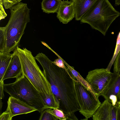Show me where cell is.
Wrapping results in <instances>:
<instances>
[{
  "instance_id": "13",
  "label": "cell",
  "mask_w": 120,
  "mask_h": 120,
  "mask_svg": "<svg viewBox=\"0 0 120 120\" xmlns=\"http://www.w3.org/2000/svg\"><path fill=\"white\" fill-rule=\"evenodd\" d=\"M71 0L74 4L75 20L79 21L98 0Z\"/></svg>"
},
{
  "instance_id": "1",
  "label": "cell",
  "mask_w": 120,
  "mask_h": 120,
  "mask_svg": "<svg viewBox=\"0 0 120 120\" xmlns=\"http://www.w3.org/2000/svg\"><path fill=\"white\" fill-rule=\"evenodd\" d=\"M42 66L59 109L67 115L79 110L80 106L75 86L76 79L69 69L68 71L55 65L46 55L39 53L35 57Z\"/></svg>"
},
{
  "instance_id": "7",
  "label": "cell",
  "mask_w": 120,
  "mask_h": 120,
  "mask_svg": "<svg viewBox=\"0 0 120 120\" xmlns=\"http://www.w3.org/2000/svg\"><path fill=\"white\" fill-rule=\"evenodd\" d=\"M112 74V73L106 69H96L89 71L85 79L99 97L110 82Z\"/></svg>"
},
{
  "instance_id": "21",
  "label": "cell",
  "mask_w": 120,
  "mask_h": 120,
  "mask_svg": "<svg viewBox=\"0 0 120 120\" xmlns=\"http://www.w3.org/2000/svg\"><path fill=\"white\" fill-rule=\"evenodd\" d=\"M113 64L114 72L120 74V50L116 57Z\"/></svg>"
},
{
  "instance_id": "22",
  "label": "cell",
  "mask_w": 120,
  "mask_h": 120,
  "mask_svg": "<svg viewBox=\"0 0 120 120\" xmlns=\"http://www.w3.org/2000/svg\"><path fill=\"white\" fill-rule=\"evenodd\" d=\"M22 0H2L5 9H10L13 6L20 2Z\"/></svg>"
},
{
  "instance_id": "10",
  "label": "cell",
  "mask_w": 120,
  "mask_h": 120,
  "mask_svg": "<svg viewBox=\"0 0 120 120\" xmlns=\"http://www.w3.org/2000/svg\"><path fill=\"white\" fill-rule=\"evenodd\" d=\"M7 103L8 106L6 111L10 113L12 118L17 115L37 111V109L34 108L18 99L10 96L8 99Z\"/></svg>"
},
{
  "instance_id": "9",
  "label": "cell",
  "mask_w": 120,
  "mask_h": 120,
  "mask_svg": "<svg viewBox=\"0 0 120 120\" xmlns=\"http://www.w3.org/2000/svg\"><path fill=\"white\" fill-rule=\"evenodd\" d=\"M117 104L114 105L105 100L93 116L94 120H117Z\"/></svg>"
},
{
  "instance_id": "5",
  "label": "cell",
  "mask_w": 120,
  "mask_h": 120,
  "mask_svg": "<svg viewBox=\"0 0 120 120\" xmlns=\"http://www.w3.org/2000/svg\"><path fill=\"white\" fill-rule=\"evenodd\" d=\"M4 90L10 96L34 108L40 113L46 109L41 94L23 74L14 82L4 84Z\"/></svg>"
},
{
  "instance_id": "3",
  "label": "cell",
  "mask_w": 120,
  "mask_h": 120,
  "mask_svg": "<svg viewBox=\"0 0 120 120\" xmlns=\"http://www.w3.org/2000/svg\"><path fill=\"white\" fill-rule=\"evenodd\" d=\"M21 64L23 74L28 79L45 98L55 97L52 91L51 86L37 64L31 52L26 48L16 49Z\"/></svg>"
},
{
  "instance_id": "26",
  "label": "cell",
  "mask_w": 120,
  "mask_h": 120,
  "mask_svg": "<svg viewBox=\"0 0 120 120\" xmlns=\"http://www.w3.org/2000/svg\"><path fill=\"white\" fill-rule=\"evenodd\" d=\"M4 81H0V108H1L3 105L1 100L4 97Z\"/></svg>"
},
{
  "instance_id": "11",
  "label": "cell",
  "mask_w": 120,
  "mask_h": 120,
  "mask_svg": "<svg viewBox=\"0 0 120 120\" xmlns=\"http://www.w3.org/2000/svg\"><path fill=\"white\" fill-rule=\"evenodd\" d=\"M56 17L64 24H67L75 17L73 2L68 0H63L57 12Z\"/></svg>"
},
{
  "instance_id": "28",
  "label": "cell",
  "mask_w": 120,
  "mask_h": 120,
  "mask_svg": "<svg viewBox=\"0 0 120 120\" xmlns=\"http://www.w3.org/2000/svg\"><path fill=\"white\" fill-rule=\"evenodd\" d=\"M115 5L119 6L120 5V0H115Z\"/></svg>"
},
{
  "instance_id": "23",
  "label": "cell",
  "mask_w": 120,
  "mask_h": 120,
  "mask_svg": "<svg viewBox=\"0 0 120 120\" xmlns=\"http://www.w3.org/2000/svg\"><path fill=\"white\" fill-rule=\"evenodd\" d=\"M57 56H58V58L55 60L53 62H52L53 63L58 67L63 68L67 71H68L69 69L65 66V64L63 59L60 57L58 55Z\"/></svg>"
},
{
  "instance_id": "30",
  "label": "cell",
  "mask_w": 120,
  "mask_h": 120,
  "mask_svg": "<svg viewBox=\"0 0 120 120\" xmlns=\"http://www.w3.org/2000/svg\"><path fill=\"white\" fill-rule=\"evenodd\" d=\"M118 105H120V100L118 102L117 104Z\"/></svg>"
},
{
  "instance_id": "18",
  "label": "cell",
  "mask_w": 120,
  "mask_h": 120,
  "mask_svg": "<svg viewBox=\"0 0 120 120\" xmlns=\"http://www.w3.org/2000/svg\"><path fill=\"white\" fill-rule=\"evenodd\" d=\"M120 50V32L117 39L116 45L114 52L108 67L106 69L109 71H110L111 67L113 64L114 62L116 56L119 51Z\"/></svg>"
},
{
  "instance_id": "19",
  "label": "cell",
  "mask_w": 120,
  "mask_h": 120,
  "mask_svg": "<svg viewBox=\"0 0 120 120\" xmlns=\"http://www.w3.org/2000/svg\"><path fill=\"white\" fill-rule=\"evenodd\" d=\"M6 40L4 27H0V52H4L6 47Z\"/></svg>"
},
{
  "instance_id": "15",
  "label": "cell",
  "mask_w": 120,
  "mask_h": 120,
  "mask_svg": "<svg viewBox=\"0 0 120 120\" xmlns=\"http://www.w3.org/2000/svg\"><path fill=\"white\" fill-rule=\"evenodd\" d=\"M13 55V53L0 52V81L2 80Z\"/></svg>"
},
{
  "instance_id": "4",
  "label": "cell",
  "mask_w": 120,
  "mask_h": 120,
  "mask_svg": "<svg viewBox=\"0 0 120 120\" xmlns=\"http://www.w3.org/2000/svg\"><path fill=\"white\" fill-rule=\"evenodd\" d=\"M120 15L108 0H98L84 15L80 23H87L105 36L111 24Z\"/></svg>"
},
{
  "instance_id": "16",
  "label": "cell",
  "mask_w": 120,
  "mask_h": 120,
  "mask_svg": "<svg viewBox=\"0 0 120 120\" xmlns=\"http://www.w3.org/2000/svg\"><path fill=\"white\" fill-rule=\"evenodd\" d=\"M63 60L65 64L71 71L76 79L87 90L95 93L90 84L85 79H84L83 78L79 73L74 69V68L73 67L70 66L63 59Z\"/></svg>"
},
{
  "instance_id": "12",
  "label": "cell",
  "mask_w": 120,
  "mask_h": 120,
  "mask_svg": "<svg viewBox=\"0 0 120 120\" xmlns=\"http://www.w3.org/2000/svg\"><path fill=\"white\" fill-rule=\"evenodd\" d=\"M14 55L1 81L11 78L17 79L22 74L20 61L16 49L13 52Z\"/></svg>"
},
{
  "instance_id": "6",
  "label": "cell",
  "mask_w": 120,
  "mask_h": 120,
  "mask_svg": "<svg viewBox=\"0 0 120 120\" xmlns=\"http://www.w3.org/2000/svg\"><path fill=\"white\" fill-rule=\"evenodd\" d=\"M75 86L80 106L79 112L85 120H87L93 116L101 103L97 94L87 90L76 79Z\"/></svg>"
},
{
  "instance_id": "25",
  "label": "cell",
  "mask_w": 120,
  "mask_h": 120,
  "mask_svg": "<svg viewBox=\"0 0 120 120\" xmlns=\"http://www.w3.org/2000/svg\"><path fill=\"white\" fill-rule=\"evenodd\" d=\"M12 118L9 112L5 111L0 116V120H11Z\"/></svg>"
},
{
  "instance_id": "27",
  "label": "cell",
  "mask_w": 120,
  "mask_h": 120,
  "mask_svg": "<svg viewBox=\"0 0 120 120\" xmlns=\"http://www.w3.org/2000/svg\"><path fill=\"white\" fill-rule=\"evenodd\" d=\"M117 104L118 105L117 113V120H120V105Z\"/></svg>"
},
{
  "instance_id": "29",
  "label": "cell",
  "mask_w": 120,
  "mask_h": 120,
  "mask_svg": "<svg viewBox=\"0 0 120 120\" xmlns=\"http://www.w3.org/2000/svg\"><path fill=\"white\" fill-rule=\"evenodd\" d=\"M118 101L120 100V89L118 96Z\"/></svg>"
},
{
  "instance_id": "14",
  "label": "cell",
  "mask_w": 120,
  "mask_h": 120,
  "mask_svg": "<svg viewBox=\"0 0 120 120\" xmlns=\"http://www.w3.org/2000/svg\"><path fill=\"white\" fill-rule=\"evenodd\" d=\"M61 0H42L41 9L47 14L57 13L62 2Z\"/></svg>"
},
{
  "instance_id": "24",
  "label": "cell",
  "mask_w": 120,
  "mask_h": 120,
  "mask_svg": "<svg viewBox=\"0 0 120 120\" xmlns=\"http://www.w3.org/2000/svg\"><path fill=\"white\" fill-rule=\"evenodd\" d=\"M2 0H0V20L5 18L7 16V14L4 9Z\"/></svg>"
},
{
  "instance_id": "8",
  "label": "cell",
  "mask_w": 120,
  "mask_h": 120,
  "mask_svg": "<svg viewBox=\"0 0 120 120\" xmlns=\"http://www.w3.org/2000/svg\"><path fill=\"white\" fill-rule=\"evenodd\" d=\"M120 89V74L114 72L112 73L111 79L101 96L113 105H116L118 101Z\"/></svg>"
},
{
  "instance_id": "20",
  "label": "cell",
  "mask_w": 120,
  "mask_h": 120,
  "mask_svg": "<svg viewBox=\"0 0 120 120\" xmlns=\"http://www.w3.org/2000/svg\"><path fill=\"white\" fill-rule=\"evenodd\" d=\"M39 120H57L58 119L50 113L46 111L45 109L41 113Z\"/></svg>"
},
{
  "instance_id": "17",
  "label": "cell",
  "mask_w": 120,
  "mask_h": 120,
  "mask_svg": "<svg viewBox=\"0 0 120 120\" xmlns=\"http://www.w3.org/2000/svg\"><path fill=\"white\" fill-rule=\"evenodd\" d=\"M45 109L46 111L52 114L58 119L60 120L68 119V115L65 114L62 110L60 109L46 108Z\"/></svg>"
},
{
  "instance_id": "2",
  "label": "cell",
  "mask_w": 120,
  "mask_h": 120,
  "mask_svg": "<svg viewBox=\"0 0 120 120\" xmlns=\"http://www.w3.org/2000/svg\"><path fill=\"white\" fill-rule=\"evenodd\" d=\"M11 15L4 27L6 47L4 52L10 53L19 47L28 23L30 21V9L26 4L20 2L9 9Z\"/></svg>"
}]
</instances>
